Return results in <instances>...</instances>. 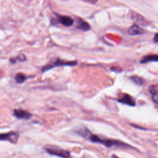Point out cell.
<instances>
[{"label": "cell", "mask_w": 158, "mask_h": 158, "mask_svg": "<svg viewBox=\"0 0 158 158\" xmlns=\"http://www.w3.org/2000/svg\"><path fill=\"white\" fill-rule=\"evenodd\" d=\"M112 158H119V157H118L117 156H116L115 155H112Z\"/></svg>", "instance_id": "2e32d148"}, {"label": "cell", "mask_w": 158, "mask_h": 158, "mask_svg": "<svg viewBox=\"0 0 158 158\" xmlns=\"http://www.w3.org/2000/svg\"><path fill=\"white\" fill-rule=\"evenodd\" d=\"M78 134L85 138V139L96 143L104 144L106 147L115 148H131L129 144H127L120 141L115 139H102L98 136L91 133L86 127H81L77 130Z\"/></svg>", "instance_id": "6da1fadb"}, {"label": "cell", "mask_w": 158, "mask_h": 158, "mask_svg": "<svg viewBox=\"0 0 158 158\" xmlns=\"http://www.w3.org/2000/svg\"><path fill=\"white\" fill-rule=\"evenodd\" d=\"M130 80L134 82L135 83H136V85H143L144 83V80L142 78L136 76V75H133L131 76L130 77Z\"/></svg>", "instance_id": "4fadbf2b"}, {"label": "cell", "mask_w": 158, "mask_h": 158, "mask_svg": "<svg viewBox=\"0 0 158 158\" xmlns=\"http://www.w3.org/2000/svg\"><path fill=\"white\" fill-rule=\"evenodd\" d=\"M44 149L48 154L52 156H56L61 158H70V154L68 151L57 146L46 145L44 147Z\"/></svg>", "instance_id": "7a4b0ae2"}, {"label": "cell", "mask_w": 158, "mask_h": 158, "mask_svg": "<svg viewBox=\"0 0 158 158\" xmlns=\"http://www.w3.org/2000/svg\"><path fill=\"white\" fill-rule=\"evenodd\" d=\"M19 135L15 131H9L4 133H0V141H9L11 143H16L18 141Z\"/></svg>", "instance_id": "277c9868"}, {"label": "cell", "mask_w": 158, "mask_h": 158, "mask_svg": "<svg viewBox=\"0 0 158 158\" xmlns=\"http://www.w3.org/2000/svg\"><path fill=\"white\" fill-rule=\"evenodd\" d=\"M26 60V57L24 54H19L17 56H16L15 57H13V58H10V62L12 64H15L17 62H23Z\"/></svg>", "instance_id": "8fae6325"}, {"label": "cell", "mask_w": 158, "mask_h": 158, "mask_svg": "<svg viewBox=\"0 0 158 158\" xmlns=\"http://www.w3.org/2000/svg\"><path fill=\"white\" fill-rule=\"evenodd\" d=\"M77 64H78V62L76 60L65 61L64 60L57 59L54 60V61H52V62L46 64L44 67H43L41 69V71L43 72H44L49 70L51 69H53L54 67H59V66H74V65H77Z\"/></svg>", "instance_id": "3957f363"}, {"label": "cell", "mask_w": 158, "mask_h": 158, "mask_svg": "<svg viewBox=\"0 0 158 158\" xmlns=\"http://www.w3.org/2000/svg\"><path fill=\"white\" fill-rule=\"evenodd\" d=\"M158 61V55L156 54H149L144 56L140 60L141 64H146L150 62H157Z\"/></svg>", "instance_id": "30bf717a"}, {"label": "cell", "mask_w": 158, "mask_h": 158, "mask_svg": "<svg viewBox=\"0 0 158 158\" xmlns=\"http://www.w3.org/2000/svg\"><path fill=\"white\" fill-rule=\"evenodd\" d=\"M128 32L130 35H138L143 34L144 32V30L138 25L135 23L128 28Z\"/></svg>", "instance_id": "ba28073f"}, {"label": "cell", "mask_w": 158, "mask_h": 158, "mask_svg": "<svg viewBox=\"0 0 158 158\" xmlns=\"http://www.w3.org/2000/svg\"><path fill=\"white\" fill-rule=\"evenodd\" d=\"M119 102H121L124 104L128 105L130 106H135V101L134 99L130 96L129 94H125L122 98L118 100Z\"/></svg>", "instance_id": "52a82bcc"}, {"label": "cell", "mask_w": 158, "mask_h": 158, "mask_svg": "<svg viewBox=\"0 0 158 158\" xmlns=\"http://www.w3.org/2000/svg\"><path fill=\"white\" fill-rule=\"evenodd\" d=\"M149 92L151 93V94L155 95L157 93V90H156V88L154 86H151L149 87Z\"/></svg>", "instance_id": "5bb4252c"}, {"label": "cell", "mask_w": 158, "mask_h": 158, "mask_svg": "<svg viewBox=\"0 0 158 158\" xmlns=\"http://www.w3.org/2000/svg\"><path fill=\"white\" fill-rule=\"evenodd\" d=\"M13 115L18 119L23 120H28L32 116V115L29 112L22 109H14Z\"/></svg>", "instance_id": "8992f818"}, {"label": "cell", "mask_w": 158, "mask_h": 158, "mask_svg": "<svg viewBox=\"0 0 158 158\" xmlns=\"http://www.w3.org/2000/svg\"><path fill=\"white\" fill-rule=\"evenodd\" d=\"M77 28L78 29H80L82 31H88L90 29V25L89 24L85 21L83 19H79L78 20H77Z\"/></svg>", "instance_id": "9c48e42d"}, {"label": "cell", "mask_w": 158, "mask_h": 158, "mask_svg": "<svg viewBox=\"0 0 158 158\" xmlns=\"http://www.w3.org/2000/svg\"><path fill=\"white\" fill-rule=\"evenodd\" d=\"M14 79H15L16 83H22L27 79V77L23 73H17L15 75Z\"/></svg>", "instance_id": "7c38bea8"}, {"label": "cell", "mask_w": 158, "mask_h": 158, "mask_svg": "<svg viewBox=\"0 0 158 158\" xmlns=\"http://www.w3.org/2000/svg\"><path fill=\"white\" fill-rule=\"evenodd\" d=\"M56 21L65 27H70L74 23V20L68 15L56 14Z\"/></svg>", "instance_id": "5b68a950"}, {"label": "cell", "mask_w": 158, "mask_h": 158, "mask_svg": "<svg viewBox=\"0 0 158 158\" xmlns=\"http://www.w3.org/2000/svg\"><path fill=\"white\" fill-rule=\"evenodd\" d=\"M153 40H154V41L155 43H158V33H156V34L154 35Z\"/></svg>", "instance_id": "9a60e30c"}]
</instances>
